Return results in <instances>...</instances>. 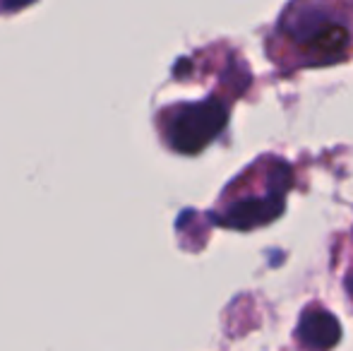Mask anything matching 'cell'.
Wrapping results in <instances>:
<instances>
[{
  "label": "cell",
  "mask_w": 353,
  "mask_h": 351,
  "mask_svg": "<svg viewBox=\"0 0 353 351\" xmlns=\"http://www.w3.org/2000/svg\"><path fill=\"white\" fill-rule=\"evenodd\" d=\"M231 101L210 97L197 103H178L163 111L161 130L168 147L181 154H197L226 128Z\"/></svg>",
  "instance_id": "cell-3"
},
{
  "label": "cell",
  "mask_w": 353,
  "mask_h": 351,
  "mask_svg": "<svg viewBox=\"0 0 353 351\" xmlns=\"http://www.w3.org/2000/svg\"><path fill=\"white\" fill-rule=\"evenodd\" d=\"M341 339V325L325 305L307 303L296 325V342L305 349H332Z\"/></svg>",
  "instance_id": "cell-4"
},
{
  "label": "cell",
  "mask_w": 353,
  "mask_h": 351,
  "mask_svg": "<svg viewBox=\"0 0 353 351\" xmlns=\"http://www.w3.org/2000/svg\"><path fill=\"white\" fill-rule=\"evenodd\" d=\"M344 289H346V296H349V303L353 308V260H351L349 270H346V274H344Z\"/></svg>",
  "instance_id": "cell-5"
},
{
  "label": "cell",
  "mask_w": 353,
  "mask_h": 351,
  "mask_svg": "<svg viewBox=\"0 0 353 351\" xmlns=\"http://www.w3.org/2000/svg\"><path fill=\"white\" fill-rule=\"evenodd\" d=\"M353 53V0H291L267 37V56L283 75L330 68Z\"/></svg>",
  "instance_id": "cell-1"
},
{
  "label": "cell",
  "mask_w": 353,
  "mask_h": 351,
  "mask_svg": "<svg viewBox=\"0 0 353 351\" xmlns=\"http://www.w3.org/2000/svg\"><path fill=\"white\" fill-rule=\"evenodd\" d=\"M293 188V169L279 157H260L221 195L214 224L226 229L250 231L274 221L286 207V195Z\"/></svg>",
  "instance_id": "cell-2"
},
{
  "label": "cell",
  "mask_w": 353,
  "mask_h": 351,
  "mask_svg": "<svg viewBox=\"0 0 353 351\" xmlns=\"http://www.w3.org/2000/svg\"><path fill=\"white\" fill-rule=\"evenodd\" d=\"M29 3H32V0H0V10H3V12H12V10H19Z\"/></svg>",
  "instance_id": "cell-6"
}]
</instances>
